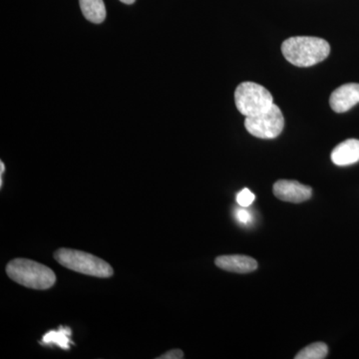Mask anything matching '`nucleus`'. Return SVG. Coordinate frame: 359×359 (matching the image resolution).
<instances>
[{
  "label": "nucleus",
  "mask_w": 359,
  "mask_h": 359,
  "mask_svg": "<svg viewBox=\"0 0 359 359\" xmlns=\"http://www.w3.org/2000/svg\"><path fill=\"white\" fill-rule=\"evenodd\" d=\"M283 55L297 67H311L325 60L330 53V46L318 37L297 36L283 41Z\"/></svg>",
  "instance_id": "1"
},
{
  "label": "nucleus",
  "mask_w": 359,
  "mask_h": 359,
  "mask_svg": "<svg viewBox=\"0 0 359 359\" xmlns=\"http://www.w3.org/2000/svg\"><path fill=\"white\" fill-rule=\"evenodd\" d=\"M6 273L14 282L28 289H50L56 283L54 271L44 264L27 259H14L6 266Z\"/></svg>",
  "instance_id": "2"
},
{
  "label": "nucleus",
  "mask_w": 359,
  "mask_h": 359,
  "mask_svg": "<svg viewBox=\"0 0 359 359\" xmlns=\"http://www.w3.org/2000/svg\"><path fill=\"white\" fill-rule=\"evenodd\" d=\"M54 259L65 268L83 275L106 278L113 276V268L100 257L82 250L59 249Z\"/></svg>",
  "instance_id": "3"
},
{
  "label": "nucleus",
  "mask_w": 359,
  "mask_h": 359,
  "mask_svg": "<svg viewBox=\"0 0 359 359\" xmlns=\"http://www.w3.org/2000/svg\"><path fill=\"white\" fill-rule=\"evenodd\" d=\"M235 102L245 117L262 114L275 104L269 90L255 82H243L238 85L235 92Z\"/></svg>",
  "instance_id": "4"
},
{
  "label": "nucleus",
  "mask_w": 359,
  "mask_h": 359,
  "mask_svg": "<svg viewBox=\"0 0 359 359\" xmlns=\"http://www.w3.org/2000/svg\"><path fill=\"white\" fill-rule=\"evenodd\" d=\"M245 127L257 138L275 139L283 132L285 118L278 106L273 104L271 109L262 114L245 117Z\"/></svg>",
  "instance_id": "5"
},
{
  "label": "nucleus",
  "mask_w": 359,
  "mask_h": 359,
  "mask_svg": "<svg viewBox=\"0 0 359 359\" xmlns=\"http://www.w3.org/2000/svg\"><path fill=\"white\" fill-rule=\"evenodd\" d=\"M273 194L283 202L297 204L311 199L313 191L311 187L302 185L299 182L280 180L273 185Z\"/></svg>",
  "instance_id": "6"
},
{
  "label": "nucleus",
  "mask_w": 359,
  "mask_h": 359,
  "mask_svg": "<svg viewBox=\"0 0 359 359\" xmlns=\"http://www.w3.org/2000/svg\"><path fill=\"white\" fill-rule=\"evenodd\" d=\"M359 103V84L348 83L335 89L330 95V104L337 113H344Z\"/></svg>",
  "instance_id": "7"
},
{
  "label": "nucleus",
  "mask_w": 359,
  "mask_h": 359,
  "mask_svg": "<svg viewBox=\"0 0 359 359\" xmlns=\"http://www.w3.org/2000/svg\"><path fill=\"white\" fill-rule=\"evenodd\" d=\"M215 264L218 268L231 273H249L257 269L256 259L241 255L218 257Z\"/></svg>",
  "instance_id": "8"
},
{
  "label": "nucleus",
  "mask_w": 359,
  "mask_h": 359,
  "mask_svg": "<svg viewBox=\"0 0 359 359\" xmlns=\"http://www.w3.org/2000/svg\"><path fill=\"white\" fill-rule=\"evenodd\" d=\"M332 161L337 166H349L359 161V140L348 139L342 142L332 152Z\"/></svg>",
  "instance_id": "9"
},
{
  "label": "nucleus",
  "mask_w": 359,
  "mask_h": 359,
  "mask_svg": "<svg viewBox=\"0 0 359 359\" xmlns=\"http://www.w3.org/2000/svg\"><path fill=\"white\" fill-rule=\"evenodd\" d=\"M80 8L90 22L102 23L106 18V7L103 0H79Z\"/></svg>",
  "instance_id": "10"
},
{
  "label": "nucleus",
  "mask_w": 359,
  "mask_h": 359,
  "mask_svg": "<svg viewBox=\"0 0 359 359\" xmlns=\"http://www.w3.org/2000/svg\"><path fill=\"white\" fill-rule=\"evenodd\" d=\"M71 330L68 327H60L59 330H51L48 334L44 335L42 341L45 344H56L63 349H69Z\"/></svg>",
  "instance_id": "11"
},
{
  "label": "nucleus",
  "mask_w": 359,
  "mask_h": 359,
  "mask_svg": "<svg viewBox=\"0 0 359 359\" xmlns=\"http://www.w3.org/2000/svg\"><path fill=\"white\" fill-rule=\"evenodd\" d=\"M328 347L323 342H316L304 347L295 355V359H323L327 358Z\"/></svg>",
  "instance_id": "12"
},
{
  "label": "nucleus",
  "mask_w": 359,
  "mask_h": 359,
  "mask_svg": "<svg viewBox=\"0 0 359 359\" xmlns=\"http://www.w3.org/2000/svg\"><path fill=\"white\" fill-rule=\"evenodd\" d=\"M254 201L255 195L250 192L249 189H243L240 193H238L237 202L240 207L248 208L249 205H250V204H252Z\"/></svg>",
  "instance_id": "13"
},
{
  "label": "nucleus",
  "mask_w": 359,
  "mask_h": 359,
  "mask_svg": "<svg viewBox=\"0 0 359 359\" xmlns=\"http://www.w3.org/2000/svg\"><path fill=\"white\" fill-rule=\"evenodd\" d=\"M236 219H237L238 222H240L241 224H249L252 223V215L250 214V212L248 211L245 208L241 207L236 211Z\"/></svg>",
  "instance_id": "14"
},
{
  "label": "nucleus",
  "mask_w": 359,
  "mask_h": 359,
  "mask_svg": "<svg viewBox=\"0 0 359 359\" xmlns=\"http://www.w3.org/2000/svg\"><path fill=\"white\" fill-rule=\"evenodd\" d=\"M158 359H182L184 358V353L181 349H172L168 353L163 354V355L157 358Z\"/></svg>",
  "instance_id": "15"
},
{
  "label": "nucleus",
  "mask_w": 359,
  "mask_h": 359,
  "mask_svg": "<svg viewBox=\"0 0 359 359\" xmlns=\"http://www.w3.org/2000/svg\"><path fill=\"white\" fill-rule=\"evenodd\" d=\"M120 1L125 4H133L136 0H120Z\"/></svg>",
  "instance_id": "16"
}]
</instances>
